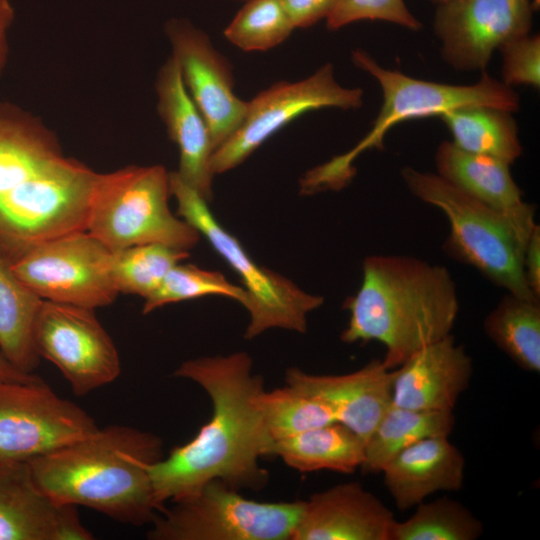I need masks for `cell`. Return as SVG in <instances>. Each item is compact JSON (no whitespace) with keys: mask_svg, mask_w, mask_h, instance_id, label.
Masks as SVG:
<instances>
[{"mask_svg":"<svg viewBox=\"0 0 540 540\" xmlns=\"http://www.w3.org/2000/svg\"><path fill=\"white\" fill-rule=\"evenodd\" d=\"M362 104L363 90L340 85L331 64L301 81L275 83L247 101L243 121L212 155V173H224L238 166L269 137L305 112L358 109Z\"/></svg>","mask_w":540,"mask_h":540,"instance_id":"obj_11","label":"cell"},{"mask_svg":"<svg viewBox=\"0 0 540 540\" xmlns=\"http://www.w3.org/2000/svg\"><path fill=\"white\" fill-rule=\"evenodd\" d=\"M355 66L370 74L382 91V105L369 132L349 151L308 171L301 179V192L314 194L345 187L356 173L355 159L364 151L384 149L387 132L398 123L426 118L469 106H491L516 112L520 97L507 86L482 71L473 84L454 85L413 78L381 66L367 52H352Z\"/></svg>","mask_w":540,"mask_h":540,"instance_id":"obj_4","label":"cell"},{"mask_svg":"<svg viewBox=\"0 0 540 540\" xmlns=\"http://www.w3.org/2000/svg\"><path fill=\"white\" fill-rule=\"evenodd\" d=\"M246 352L207 356L181 363L174 376L208 394L212 415L197 435L149 466L155 497L164 507L212 480L232 488L260 489L268 473L259 465L272 444L257 404L263 379Z\"/></svg>","mask_w":540,"mask_h":540,"instance_id":"obj_1","label":"cell"},{"mask_svg":"<svg viewBox=\"0 0 540 540\" xmlns=\"http://www.w3.org/2000/svg\"><path fill=\"white\" fill-rule=\"evenodd\" d=\"M400 174L414 197L438 208L447 218L448 254L507 293L539 300L525 279L524 247L502 217L437 173L406 166Z\"/></svg>","mask_w":540,"mask_h":540,"instance_id":"obj_6","label":"cell"},{"mask_svg":"<svg viewBox=\"0 0 540 540\" xmlns=\"http://www.w3.org/2000/svg\"><path fill=\"white\" fill-rule=\"evenodd\" d=\"M523 271L526 282L537 297H540V227L535 225L523 253Z\"/></svg>","mask_w":540,"mask_h":540,"instance_id":"obj_36","label":"cell"},{"mask_svg":"<svg viewBox=\"0 0 540 540\" xmlns=\"http://www.w3.org/2000/svg\"><path fill=\"white\" fill-rule=\"evenodd\" d=\"M533 8H534V11H535V12L539 11V8H540V0H533Z\"/></svg>","mask_w":540,"mask_h":540,"instance_id":"obj_39","label":"cell"},{"mask_svg":"<svg viewBox=\"0 0 540 540\" xmlns=\"http://www.w3.org/2000/svg\"><path fill=\"white\" fill-rule=\"evenodd\" d=\"M239 1H246V0H239Z\"/></svg>","mask_w":540,"mask_h":540,"instance_id":"obj_41","label":"cell"},{"mask_svg":"<svg viewBox=\"0 0 540 540\" xmlns=\"http://www.w3.org/2000/svg\"><path fill=\"white\" fill-rule=\"evenodd\" d=\"M157 110L168 135L179 149L178 177L207 202L212 198L211 158L214 146L210 130L193 102L176 60L171 56L156 79Z\"/></svg>","mask_w":540,"mask_h":540,"instance_id":"obj_21","label":"cell"},{"mask_svg":"<svg viewBox=\"0 0 540 540\" xmlns=\"http://www.w3.org/2000/svg\"><path fill=\"white\" fill-rule=\"evenodd\" d=\"M209 295L234 299L245 308L249 302L246 290L229 282L221 272L178 263L167 273L158 289L144 299L142 313L149 314L167 304Z\"/></svg>","mask_w":540,"mask_h":540,"instance_id":"obj_31","label":"cell"},{"mask_svg":"<svg viewBox=\"0 0 540 540\" xmlns=\"http://www.w3.org/2000/svg\"><path fill=\"white\" fill-rule=\"evenodd\" d=\"M97 428L90 414L42 379L0 382V465L29 463Z\"/></svg>","mask_w":540,"mask_h":540,"instance_id":"obj_10","label":"cell"},{"mask_svg":"<svg viewBox=\"0 0 540 540\" xmlns=\"http://www.w3.org/2000/svg\"><path fill=\"white\" fill-rule=\"evenodd\" d=\"M364 450L365 442L335 421L273 442L268 456H278L302 473L331 470L351 474L362 465Z\"/></svg>","mask_w":540,"mask_h":540,"instance_id":"obj_23","label":"cell"},{"mask_svg":"<svg viewBox=\"0 0 540 540\" xmlns=\"http://www.w3.org/2000/svg\"><path fill=\"white\" fill-rule=\"evenodd\" d=\"M77 507L36 483L29 463L0 465V540H91Z\"/></svg>","mask_w":540,"mask_h":540,"instance_id":"obj_16","label":"cell"},{"mask_svg":"<svg viewBox=\"0 0 540 540\" xmlns=\"http://www.w3.org/2000/svg\"><path fill=\"white\" fill-rule=\"evenodd\" d=\"M431 2L435 3L436 5L443 4L449 0H430Z\"/></svg>","mask_w":540,"mask_h":540,"instance_id":"obj_40","label":"cell"},{"mask_svg":"<svg viewBox=\"0 0 540 540\" xmlns=\"http://www.w3.org/2000/svg\"><path fill=\"white\" fill-rule=\"evenodd\" d=\"M165 32L187 91L208 125L215 151L243 121L247 101L235 95L230 63L206 33L177 18L166 22Z\"/></svg>","mask_w":540,"mask_h":540,"instance_id":"obj_14","label":"cell"},{"mask_svg":"<svg viewBox=\"0 0 540 540\" xmlns=\"http://www.w3.org/2000/svg\"><path fill=\"white\" fill-rule=\"evenodd\" d=\"M472 374V358L449 334L421 348L395 369L393 404L414 410L453 411Z\"/></svg>","mask_w":540,"mask_h":540,"instance_id":"obj_20","label":"cell"},{"mask_svg":"<svg viewBox=\"0 0 540 540\" xmlns=\"http://www.w3.org/2000/svg\"><path fill=\"white\" fill-rule=\"evenodd\" d=\"M465 457L448 437H428L408 446L381 470L384 485L399 510H407L440 491H458Z\"/></svg>","mask_w":540,"mask_h":540,"instance_id":"obj_22","label":"cell"},{"mask_svg":"<svg viewBox=\"0 0 540 540\" xmlns=\"http://www.w3.org/2000/svg\"><path fill=\"white\" fill-rule=\"evenodd\" d=\"M456 423L453 411H425L392 403L365 443L364 473H380L399 452L428 437H448Z\"/></svg>","mask_w":540,"mask_h":540,"instance_id":"obj_26","label":"cell"},{"mask_svg":"<svg viewBox=\"0 0 540 540\" xmlns=\"http://www.w3.org/2000/svg\"><path fill=\"white\" fill-rule=\"evenodd\" d=\"M190 256L188 250L149 243L112 252L111 275L120 293L147 298L167 273Z\"/></svg>","mask_w":540,"mask_h":540,"instance_id":"obj_29","label":"cell"},{"mask_svg":"<svg viewBox=\"0 0 540 540\" xmlns=\"http://www.w3.org/2000/svg\"><path fill=\"white\" fill-rule=\"evenodd\" d=\"M34 342L40 358L57 367L77 396L108 385L120 375L118 350L94 309L43 300Z\"/></svg>","mask_w":540,"mask_h":540,"instance_id":"obj_12","label":"cell"},{"mask_svg":"<svg viewBox=\"0 0 540 540\" xmlns=\"http://www.w3.org/2000/svg\"><path fill=\"white\" fill-rule=\"evenodd\" d=\"M363 20L385 21L411 31L422 27L404 0H337L326 23L327 28L334 31Z\"/></svg>","mask_w":540,"mask_h":540,"instance_id":"obj_33","label":"cell"},{"mask_svg":"<svg viewBox=\"0 0 540 540\" xmlns=\"http://www.w3.org/2000/svg\"><path fill=\"white\" fill-rule=\"evenodd\" d=\"M343 308L344 343L377 341L384 366L396 369L421 348L451 334L459 313L449 270L412 256L377 254L363 261V279Z\"/></svg>","mask_w":540,"mask_h":540,"instance_id":"obj_2","label":"cell"},{"mask_svg":"<svg viewBox=\"0 0 540 540\" xmlns=\"http://www.w3.org/2000/svg\"><path fill=\"white\" fill-rule=\"evenodd\" d=\"M404 521H396L392 540H476L483 524L461 502L443 496L415 506Z\"/></svg>","mask_w":540,"mask_h":540,"instance_id":"obj_28","label":"cell"},{"mask_svg":"<svg viewBox=\"0 0 540 540\" xmlns=\"http://www.w3.org/2000/svg\"><path fill=\"white\" fill-rule=\"evenodd\" d=\"M155 434L120 424L29 462L38 486L58 503L84 506L114 521L151 524L161 506L149 466L163 457Z\"/></svg>","mask_w":540,"mask_h":540,"instance_id":"obj_3","label":"cell"},{"mask_svg":"<svg viewBox=\"0 0 540 540\" xmlns=\"http://www.w3.org/2000/svg\"><path fill=\"white\" fill-rule=\"evenodd\" d=\"M533 0H449L433 21L443 60L457 71H485L493 52L530 33Z\"/></svg>","mask_w":540,"mask_h":540,"instance_id":"obj_13","label":"cell"},{"mask_svg":"<svg viewBox=\"0 0 540 540\" xmlns=\"http://www.w3.org/2000/svg\"><path fill=\"white\" fill-rule=\"evenodd\" d=\"M66 158L55 136L36 118L0 105V221L22 211Z\"/></svg>","mask_w":540,"mask_h":540,"instance_id":"obj_15","label":"cell"},{"mask_svg":"<svg viewBox=\"0 0 540 540\" xmlns=\"http://www.w3.org/2000/svg\"><path fill=\"white\" fill-rule=\"evenodd\" d=\"M169 173L161 165L99 173L86 231L111 252L149 243L189 251L201 235L171 212Z\"/></svg>","mask_w":540,"mask_h":540,"instance_id":"obj_5","label":"cell"},{"mask_svg":"<svg viewBox=\"0 0 540 540\" xmlns=\"http://www.w3.org/2000/svg\"><path fill=\"white\" fill-rule=\"evenodd\" d=\"M487 337L521 369L540 371V303L506 293L484 319Z\"/></svg>","mask_w":540,"mask_h":540,"instance_id":"obj_27","label":"cell"},{"mask_svg":"<svg viewBox=\"0 0 540 540\" xmlns=\"http://www.w3.org/2000/svg\"><path fill=\"white\" fill-rule=\"evenodd\" d=\"M257 404L272 443L335 422L323 402L289 384L271 391L263 389Z\"/></svg>","mask_w":540,"mask_h":540,"instance_id":"obj_30","label":"cell"},{"mask_svg":"<svg viewBox=\"0 0 540 540\" xmlns=\"http://www.w3.org/2000/svg\"><path fill=\"white\" fill-rule=\"evenodd\" d=\"M224 31L244 51H265L286 40L295 29L280 0H246Z\"/></svg>","mask_w":540,"mask_h":540,"instance_id":"obj_32","label":"cell"},{"mask_svg":"<svg viewBox=\"0 0 540 540\" xmlns=\"http://www.w3.org/2000/svg\"><path fill=\"white\" fill-rule=\"evenodd\" d=\"M502 55V82L509 87L516 85L540 87V37L524 35L499 48Z\"/></svg>","mask_w":540,"mask_h":540,"instance_id":"obj_34","label":"cell"},{"mask_svg":"<svg viewBox=\"0 0 540 540\" xmlns=\"http://www.w3.org/2000/svg\"><path fill=\"white\" fill-rule=\"evenodd\" d=\"M513 113L491 106H469L439 116L459 149L512 165L523 152Z\"/></svg>","mask_w":540,"mask_h":540,"instance_id":"obj_25","label":"cell"},{"mask_svg":"<svg viewBox=\"0 0 540 540\" xmlns=\"http://www.w3.org/2000/svg\"><path fill=\"white\" fill-rule=\"evenodd\" d=\"M111 257L100 241L78 231L38 243L10 264L43 300L95 310L112 304L119 295Z\"/></svg>","mask_w":540,"mask_h":540,"instance_id":"obj_9","label":"cell"},{"mask_svg":"<svg viewBox=\"0 0 540 540\" xmlns=\"http://www.w3.org/2000/svg\"><path fill=\"white\" fill-rule=\"evenodd\" d=\"M41 379L17 369L0 350V382H32Z\"/></svg>","mask_w":540,"mask_h":540,"instance_id":"obj_38","label":"cell"},{"mask_svg":"<svg viewBox=\"0 0 540 540\" xmlns=\"http://www.w3.org/2000/svg\"><path fill=\"white\" fill-rule=\"evenodd\" d=\"M169 175L177 215L208 240L245 286L249 296L246 309L250 315L245 338H255L273 328L304 333L308 314L323 304V297L302 290L290 279L255 262L240 241L215 218L208 202L176 172Z\"/></svg>","mask_w":540,"mask_h":540,"instance_id":"obj_7","label":"cell"},{"mask_svg":"<svg viewBox=\"0 0 540 540\" xmlns=\"http://www.w3.org/2000/svg\"><path fill=\"white\" fill-rule=\"evenodd\" d=\"M302 501L258 502L221 480L164 507L151 523L150 540H291Z\"/></svg>","mask_w":540,"mask_h":540,"instance_id":"obj_8","label":"cell"},{"mask_svg":"<svg viewBox=\"0 0 540 540\" xmlns=\"http://www.w3.org/2000/svg\"><path fill=\"white\" fill-rule=\"evenodd\" d=\"M302 503L291 540H392L393 512L359 482L335 485Z\"/></svg>","mask_w":540,"mask_h":540,"instance_id":"obj_18","label":"cell"},{"mask_svg":"<svg viewBox=\"0 0 540 540\" xmlns=\"http://www.w3.org/2000/svg\"><path fill=\"white\" fill-rule=\"evenodd\" d=\"M42 302L0 253V350L17 369L27 374H33L40 364L34 325Z\"/></svg>","mask_w":540,"mask_h":540,"instance_id":"obj_24","label":"cell"},{"mask_svg":"<svg viewBox=\"0 0 540 540\" xmlns=\"http://www.w3.org/2000/svg\"><path fill=\"white\" fill-rule=\"evenodd\" d=\"M435 165L438 175L502 217L525 249L536 225L535 206L523 199L510 164L443 141L436 150Z\"/></svg>","mask_w":540,"mask_h":540,"instance_id":"obj_19","label":"cell"},{"mask_svg":"<svg viewBox=\"0 0 540 540\" xmlns=\"http://www.w3.org/2000/svg\"><path fill=\"white\" fill-rule=\"evenodd\" d=\"M294 28H307L327 18L337 0H280Z\"/></svg>","mask_w":540,"mask_h":540,"instance_id":"obj_35","label":"cell"},{"mask_svg":"<svg viewBox=\"0 0 540 540\" xmlns=\"http://www.w3.org/2000/svg\"><path fill=\"white\" fill-rule=\"evenodd\" d=\"M15 11L10 0H0V79L8 56V31L13 23Z\"/></svg>","mask_w":540,"mask_h":540,"instance_id":"obj_37","label":"cell"},{"mask_svg":"<svg viewBox=\"0 0 540 540\" xmlns=\"http://www.w3.org/2000/svg\"><path fill=\"white\" fill-rule=\"evenodd\" d=\"M394 376L395 369L373 359L342 375H315L292 367L287 369L285 381L323 402L336 422L366 443L393 403Z\"/></svg>","mask_w":540,"mask_h":540,"instance_id":"obj_17","label":"cell"}]
</instances>
